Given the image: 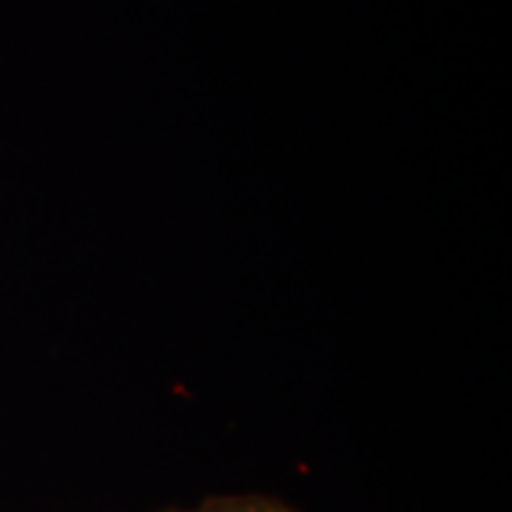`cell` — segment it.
<instances>
[{"label": "cell", "mask_w": 512, "mask_h": 512, "mask_svg": "<svg viewBox=\"0 0 512 512\" xmlns=\"http://www.w3.org/2000/svg\"><path fill=\"white\" fill-rule=\"evenodd\" d=\"M165 512H299L265 495H225V498H208L194 510H165Z\"/></svg>", "instance_id": "obj_1"}]
</instances>
